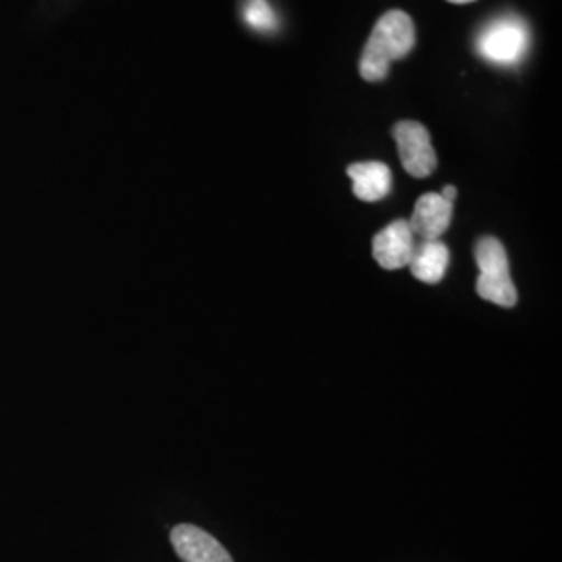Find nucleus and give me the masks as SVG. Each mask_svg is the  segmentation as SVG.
<instances>
[{"label": "nucleus", "instance_id": "nucleus-10", "mask_svg": "<svg viewBox=\"0 0 562 562\" xmlns=\"http://www.w3.org/2000/svg\"><path fill=\"white\" fill-rule=\"evenodd\" d=\"M244 20L252 30L262 34H271L278 30V15L267 0H248L244 4Z\"/></svg>", "mask_w": 562, "mask_h": 562}, {"label": "nucleus", "instance_id": "nucleus-11", "mask_svg": "<svg viewBox=\"0 0 562 562\" xmlns=\"http://www.w3.org/2000/svg\"><path fill=\"white\" fill-rule=\"evenodd\" d=\"M440 196H442L443 201L452 202V204H454V199H457V188H454V186H443Z\"/></svg>", "mask_w": 562, "mask_h": 562}, {"label": "nucleus", "instance_id": "nucleus-4", "mask_svg": "<svg viewBox=\"0 0 562 562\" xmlns=\"http://www.w3.org/2000/svg\"><path fill=\"white\" fill-rule=\"evenodd\" d=\"M394 140L398 144L401 161L413 178H427L434 173L438 157L429 138L427 127L419 121H401L392 130Z\"/></svg>", "mask_w": 562, "mask_h": 562}, {"label": "nucleus", "instance_id": "nucleus-12", "mask_svg": "<svg viewBox=\"0 0 562 562\" xmlns=\"http://www.w3.org/2000/svg\"><path fill=\"white\" fill-rule=\"evenodd\" d=\"M448 2H454V4H467V2H475V0H448Z\"/></svg>", "mask_w": 562, "mask_h": 562}, {"label": "nucleus", "instance_id": "nucleus-2", "mask_svg": "<svg viewBox=\"0 0 562 562\" xmlns=\"http://www.w3.org/2000/svg\"><path fill=\"white\" fill-rule=\"evenodd\" d=\"M475 261L480 267L477 294L483 301L494 302L504 308H513L517 304V288L510 278L508 257L503 241L485 236L475 246Z\"/></svg>", "mask_w": 562, "mask_h": 562}, {"label": "nucleus", "instance_id": "nucleus-6", "mask_svg": "<svg viewBox=\"0 0 562 562\" xmlns=\"http://www.w3.org/2000/svg\"><path fill=\"white\" fill-rule=\"evenodd\" d=\"M171 543L183 562H234L222 543L196 525H178Z\"/></svg>", "mask_w": 562, "mask_h": 562}, {"label": "nucleus", "instance_id": "nucleus-3", "mask_svg": "<svg viewBox=\"0 0 562 562\" xmlns=\"http://www.w3.org/2000/svg\"><path fill=\"white\" fill-rule=\"evenodd\" d=\"M529 50V27L517 15L490 21L477 38V53L494 65H517Z\"/></svg>", "mask_w": 562, "mask_h": 562}, {"label": "nucleus", "instance_id": "nucleus-7", "mask_svg": "<svg viewBox=\"0 0 562 562\" xmlns=\"http://www.w3.org/2000/svg\"><path fill=\"white\" fill-rule=\"evenodd\" d=\"M450 222H452V202L443 201L442 196L436 192H429V194H423L415 204L408 225L422 241H429L440 240Z\"/></svg>", "mask_w": 562, "mask_h": 562}, {"label": "nucleus", "instance_id": "nucleus-1", "mask_svg": "<svg viewBox=\"0 0 562 562\" xmlns=\"http://www.w3.org/2000/svg\"><path fill=\"white\" fill-rule=\"evenodd\" d=\"M415 46V23L404 11H387L375 23L361 57L364 81H382L394 60L404 59Z\"/></svg>", "mask_w": 562, "mask_h": 562}, {"label": "nucleus", "instance_id": "nucleus-5", "mask_svg": "<svg viewBox=\"0 0 562 562\" xmlns=\"http://www.w3.org/2000/svg\"><path fill=\"white\" fill-rule=\"evenodd\" d=\"M415 252V234L408 222L396 220L383 227L373 240V257L387 271L408 267Z\"/></svg>", "mask_w": 562, "mask_h": 562}, {"label": "nucleus", "instance_id": "nucleus-9", "mask_svg": "<svg viewBox=\"0 0 562 562\" xmlns=\"http://www.w3.org/2000/svg\"><path fill=\"white\" fill-rule=\"evenodd\" d=\"M448 262H450L448 246L440 240H429L415 246L408 267H411V273L423 283H438L446 276Z\"/></svg>", "mask_w": 562, "mask_h": 562}, {"label": "nucleus", "instance_id": "nucleus-8", "mask_svg": "<svg viewBox=\"0 0 562 562\" xmlns=\"http://www.w3.org/2000/svg\"><path fill=\"white\" fill-rule=\"evenodd\" d=\"M352 192L362 202H378L392 190V171L380 161L355 162L348 167Z\"/></svg>", "mask_w": 562, "mask_h": 562}]
</instances>
